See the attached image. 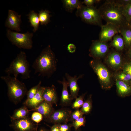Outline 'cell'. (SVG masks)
<instances>
[{
  "mask_svg": "<svg viewBox=\"0 0 131 131\" xmlns=\"http://www.w3.org/2000/svg\"><path fill=\"white\" fill-rule=\"evenodd\" d=\"M57 64L55 54L49 45L42 50L34 61L32 67L35 73L49 77L56 71Z\"/></svg>",
  "mask_w": 131,
  "mask_h": 131,
  "instance_id": "obj_1",
  "label": "cell"
},
{
  "mask_svg": "<svg viewBox=\"0 0 131 131\" xmlns=\"http://www.w3.org/2000/svg\"><path fill=\"white\" fill-rule=\"evenodd\" d=\"M124 7L115 0H106L98 9L102 19L120 27L129 24L123 14Z\"/></svg>",
  "mask_w": 131,
  "mask_h": 131,
  "instance_id": "obj_2",
  "label": "cell"
},
{
  "mask_svg": "<svg viewBox=\"0 0 131 131\" xmlns=\"http://www.w3.org/2000/svg\"><path fill=\"white\" fill-rule=\"evenodd\" d=\"M5 71L8 75L13 74L16 78L20 74L24 79L29 78L30 71L25 53L21 51Z\"/></svg>",
  "mask_w": 131,
  "mask_h": 131,
  "instance_id": "obj_3",
  "label": "cell"
},
{
  "mask_svg": "<svg viewBox=\"0 0 131 131\" xmlns=\"http://www.w3.org/2000/svg\"><path fill=\"white\" fill-rule=\"evenodd\" d=\"M6 84L9 98L15 103H17L27 94L28 91L24 83L9 75L0 77Z\"/></svg>",
  "mask_w": 131,
  "mask_h": 131,
  "instance_id": "obj_4",
  "label": "cell"
},
{
  "mask_svg": "<svg viewBox=\"0 0 131 131\" xmlns=\"http://www.w3.org/2000/svg\"><path fill=\"white\" fill-rule=\"evenodd\" d=\"M77 16L80 17L84 22L89 24L100 27L103 25L102 18L98 9L94 6L83 5L77 9Z\"/></svg>",
  "mask_w": 131,
  "mask_h": 131,
  "instance_id": "obj_5",
  "label": "cell"
},
{
  "mask_svg": "<svg viewBox=\"0 0 131 131\" xmlns=\"http://www.w3.org/2000/svg\"><path fill=\"white\" fill-rule=\"evenodd\" d=\"M33 33L27 31L24 33L12 31L8 29L7 36L12 44L18 48L27 49H30L33 47L32 38Z\"/></svg>",
  "mask_w": 131,
  "mask_h": 131,
  "instance_id": "obj_6",
  "label": "cell"
},
{
  "mask_svg": "<svg viewBox=\"0 0 131 131\" xmlns=\"http://www.w3.org/2000/svg\"><path fill=\"white\" fill-rule=\"evenodd\" d=\"M90 64L97 75L102 88L105 89L110 88L112 85L110 76L107 68L95 60L91 61Z\"/></svg>",
  "mask_w": 131,
  "mask_h": 131,
  "instance_id": "obj_7",
  "label": "cell"
},
{
  "mask_svg": "<svg viewBox=\"0 0 131 131\" xmlns=\"http://www.w3.org/2000/svg\"><path fill=\"white\" fill-rule=\"evenodd\" d=\"M101 27L99 40L102 41L106 42L110 41L115 35L120 33L119 27L110 23H106Z\"/></svg>",
  "mask_w": 131,
  "mask_h": 131,
  "instance_id": "obj_8",
  "label": "cell"
},
{
  "mask_svg": "<svg viewBox=\"0 0 131 131\" xmlns=\"http://www.w3.org/2000/svg\"><path fill=\"white\" fill-rule=\"evenodd\" d=\"M11 126L15 131H37V126L28 117L12 120Z\"/></svg>",
  "mask_w": 131,
  "mask_h": 131,
  "instance_id": "obj_9",
  "label": "cell"
},
{
  "mask_svg": "<svg viewBox=\"0 0 131 131\" xmlns=\"http://www.w3.org/2000/svg\"><path fill=\"white\" fill-rule=\"evenodd\" d=\"M21 15H19L15 11L9 9L5 23V26L11 30L20 32V25L21 22Z\"/></svg>",
  "mask_w": 131,
  "mask_h": 131,
  "instance_id": "obj_10",
  "label": "cell"
},
{
  "mask_svg": "<svg viewBox=\"0 0 131 131\" xmlns=\"http://www.w3.org/2000/svg\"><path fill=\"white\" fill-rule=\"evenodd\" d=\"M109 47L106 42L99 40L93 41L90 49V55L94 57H100L108 52Z\"/></svg>",
  "mask_w": 131,
  "mask_h": 131,
  "instance_id": "obj_11",
  "label": "cell"
},
{
  "mask_svg": "<svg viewBox=\"0 0 131 131\" xmlns=\"http://www.w3.org/2000/svg\"><path fill=\"white\" fill-rule=\"evenodd\" d=\"M71 113V111L67 109H61L53 112L48 117L55 124L66 123L69 120Z\"/></svg>",
  "mask_w": 131,
  "mask_h": 131,
  "instance_id": "obj_12",
  "label": "cell"
},
{
  "mask_svg": "<svg viewBox=\"0 0 131 131\" xmlns=\"http://www.w3.org/2000/svg\"><path fill=\"white\" fill-rule=\"evenodd\" d=\"M65 76L68 83L70 90V95L72 99H75L78 96L79 90L77 82L79 79L82 78V75H81L78 76L76 75L72 76L68 73H66Z\"/></svg>",
  "mask_w": 131,
  "mask_h": 131,
  "instance_id": "obj_13",
  "label": "cell"
},
{
  "mask_svg": "<svg viewBox=\"0 0 131 131\" xmlns=\"http://www.w3.org/2000/svg\"><path fill=\"white\" fill-rule=\"evenodd\" d=\"M58 82L62 84L63 88L62 92L61 102L63 106H67L69 105L72 100L70 94L69 93L68 87L69 86L68 83L64 77L62 81H58Z\"/></svg>",
  "mask_w": 131,
  "mask_h": 131,
  "instance_id": "obj_14",
  "label": "cell"
},
{
  "mask_svg": "<svg viewBox=\"0 0 131 131\" xmlns=\"http://www.w3.org/2000/svg\"><path fill=\"white\" fill-rule=\"evenodd\" d=\"M43 97L44 101L51 104H56L57 96L55 86L53 85L51 87H45Z\"/></svg>",
  "mask_w": 131,
  "mask_h": 131,
  "instance_id": "obj_15",
  "label": "cell"
},
{
  "mask_svg": "<svg viewBox=\"0 0 131 131\" xmlns=\"http://www.w3.org/2000/svg\"><path fill=\"white\" fill-rule=\"evenodd\" d=\"M45 87L41 86L37 92L31 99L25 101V104L27 106L34 108L44 101L43 95Z\"/></svg>",
  "mask_w": 131,
  "mask_h": 131,
  "instance_id": "obj_16",
  "label": "cell"
},
{
  "mask_svg": "<svg viewBox=\"0 0 131 131\" xmlns=\"http://www.w3.org/2000/svg\"><path fill=\"white\" fill-rule=\"evenodd\" d=\"M116 84L118 93L121 97H124L131 94V85L127 83L117 80Z\"/></svg>",
  "mask_w": 131,
  "mask_h": 131,
  "instance_id": "obj_17",
  "label": "cell"
},
{
  "mask_svg": "<svg viewBox=\"0 0 131 131\" xmlns=\"http://www.w3.org/2000/svg\"><path fill=\"white\" fill-rule=\"evenodd\" d=\"M31 110L38 112L45 117H48L53 112L51 104L44 101Z\"/></svg>",
  "mask_w": 131,
  "mask_h": 131,
  "instance_id": "obj_18",
  "label": "cell"
},
{
  "mask_svg": "<svg viewBox=\"0 0 131 131\" xmlns=\"http://www.w3.org/2000/svg\"><path fill=\"white\" fill-rule=\"evenodd\" d=\"M120 33L122 36L125 45L127 47L131 45V26L128 24L119 28Z\"/></svg>",
  "mask_w": 131,
  "mask_h": 131,
  "instance_id": "obj_19",
  "label": "cell"
},
{
  "mask_svg": "<svg viewBox=\"0 0 131 131\" xmlns=\"http://www.w3.org/2000/svg\"><path fill=\"white\" fill-rule=\"evenodd\" d=\"M62 1L66 10L71 12L75 9H77L80 8L83 5V2L78 0H64Z\"/></svg>",
  "mask_w": 131,
  "mask_h": 131,
  "instance_id": "obj_20",
  "label": "cell"
},
{
  "mask_svg": "<svg viewBox=\"0 0 131 131\" xmlns=\"http://www.w3.org/2000/svg\"><path fill=\"white\" fill-rule=\"evenodd\" d=\"M108 61L112 67L117 68L119 67L121 64V58L120 54L114 52L110 53L108 57Z\"/></svg>",
  "mask_w": 131,
  "mask_h": 131,
  "instance_id": "obj_21",
  "label": "cell"
},
{
  "mask_svg": "<svg viewBox=\"0 0 131 131\" xmlns=\"http://www.w3.org/2000/svg\"><path fill=\"white\" fill-rule=\"evenodd\" d=\"M27 16L31 26L33 27V31L35 32L38 29L40 23L38 14L34 11L32 10Z\"/></svg>",
  "mask_w": 131,
  "mask_h": 131,
  "instance_id": "obj_22",
  "label": "cell"
},
{
  "mask_svg": "<svg viewBox=\"0 0 131 131\" xmlns=\"http://www.w3.org/2000/svg\"><path fill=\"white\" fill-rule=\"evenodd\" d=\"M30 110L25 106L15 110L11 118L12 120H18L28 117Z\"/></svg>",
  "mask_w": 131,
  "mask_h": 131,
  "instance_id": "obj_23",
  "label": "cell"
},
{
  "mask_svg": "<svg viewBox=\"0 0 131 131\" xmlns=\"http://www.w3.org/2000/svg\"><path fill=\"white\" fill-rule=\"evenodd\" d=\"M111 45L117 50H123L125 44L123 38L121 35L119 34L118 33L115 35L113 37Z\"/></svg>",
  "mask_w": 131,
  "mask_h": 131,
  "instance_id": "obj_24",
  "label": "cell"
},
{
  "mask_svg": "<svg viewBox=\"0 0 131 131\" xmlns=\"http://www.w3.org/2000/svg\"><path fill=\"white\" fill-rule=\"evenodd\" d=\"M50 12L48 10H41L39 11L38 14L40 23L41 25H46L50 21L51 15L50 14Z\"/></svg>",
  "mask_w": 131,
  "mask_h": 131,
  "instance_id": "obj_25",
  "label": "cell"
},
{
  "mask_svg": "<svg viewBox=\"0 0 131 131\" xmlns=\"http://www.w3.org/2000/svg\"><path fill=\"white\" fill-rule=\"evenodd\" d=\"M91 96L84 102L81 110L84 114H87L91 112L92 108V104Z\"/></svg>",
  "mask_w": 131,
  "mask_h": 131,
  "instance_id": "obj_26",
  "label": "cell"
},
{
  "mask_svg": "<svg viewBox=\"0 0 131 131\" xmlns=\"http://www.w3.org/2000/svg\"><path fill=\"white\" fill-rule=\"evenodd\" d=\"M41 81H40L37 85L33 87L28 91L27 94V98L26 101L31 100L34 97L41 86Z\"/></svg>",
  "mask_w": 131,
  "mask_h": 131,
  "instance_id": "obj_27",
  "label": "cell"
},
{
  "mask_svg": "<svg viewBox=\"0 0 131 131\" xmlns=\"http://www.w3.org/2000/svg\"><path fill=\"white\" fill-rule=\"evenodd\" d=\"M85 94V93L83 94L75 99V101L72 105L73 108L77 109L82 107L84 102L83 99Z\"/></svg>",
  "mask_w": 131,
  "mask_h": 131,
  "instance_id": "obj_28",
  "label": "cell"
},
{
  "mask_svg": "<svg viewBox=\"0 0 131 131\" xmlns=\"http://www.w3.org/2000/svg\"><path fill=\"white\" fill-rule=\"evenodd\" d=\"M123 13L126 21L129 23L131 19V2L124 7Z\"/></svg>",
  "mask_w": 131,
  "mask_h": 131,
  "instance_id": "obj_29",
  "label": "cell"
},
{
  "mask_svg": "<svg viewBox=\"0 0 131 131\" xmlns=\"http://www.w3.org/2000/svg\"><path fill=\"white\" fill-rule=\"evenodd\" d=\"M85 117L82 116L78 119L73 121L71 125L75 130H77L80 127L85 126Z\"/></svg>",
  "mask_w": 131,
  "mask_h": 131,
  "instance_id": "obj_30",
  "label": "cell"
},
{
  "mask_svg": "<svg viewBox=\"0 0 131 131\" xmlns=\"http://www.w3.org/2000/svg\"><path fill=\"white\" fill-rule=\"evenodd\" d=\"M118 80L126 82L128 83L131 81V75L129 74L123 72L117 75Z\"/></svg>",
  "mask_w": 131,
  "mask_h": 131,
  "instance_id": "obj_31",
  "label": "cell"
},
{
  "mask_svg": "<svg viewBox=\"0 0 131 131\" xmlns=\"http://www.w3.org/2000/svg\"><path fill=\"white\" fill-rule=\"evenodd\" d=\"M43 116L39 112H35L32 114L31 119L32 121L37 123L40 122L42 120Z\"/></svg>",
  "mask_w": 131,
  "mask_h": 131,
  "instance_id": "obj_32",
  "label": "cell"
},
{
  "mask_svg": "<svg viewBox=\"0 0 131 131\" xmlns=\"http://www.w3.org/2000/svg\"><path fill=\"white\" fill-rule=\"evenodd\" d=\"M83 115L81 110L77 109L71 113L70 118L71 120L74 121L83 116Z\"/></svg>",
  "mask_w": 131,
  "mask_h": 131,
  "instance_id": "obj_33",
  "label": "cell"
},
{
  "mask_svg": "<svg viewBox=\"0 0 131 131\" xmlns=\"http://www.w3.org/2000/svg\"><path fill=\"white\" fill-rule=\"evenodd\" d=\"M100 1V0H84L83 3L87 6H94L95 4L99 3Z\"/></svg>",
  "mask_w": 131,
  "mask_h": 131,
  "instance_id": "obj_34",
  "label": "cell"
},
{
  "mask_svg": "<svg viewBox=\"0 0 131 131\" xmlns=\"http://www.w3.org/2000/svg\"><path fill=\"white\" fill-rule=\"evenodd\" d=\"M123 72L130 74L131 75V63L126 64L123 69Z\"/></svg>",
  "mask_w": 131,
  "mask_h": 131,
  "instance_id": "obj_35",
  "label": "cell"
},
{
  "mask_svg": "<svg viewBox=\"0 0 131 131\" xmlns=\"http://www.w3.org/2000/svg\"><path fill=\"white\" fill-rule=\"evenodd\" d=\"M71 126L66 124H59L60 131H69L70 129Z\"/></svg>",
  "mask_w": 131,
  "mask_h": 131,
  "instance_id": "obj_36",
  "label": "cell"
},
{
  "mask_svg": "<svg viewBox=\"0 0 131 131\" xmlns=\"http://www.w3.org/2000/svg\"><path fill=\"white\" fill-rule=\"evenodd\" d=\"M67 49L70 53H73L76 51V47L74 44L70 43L67 46Z\"/></svg>",
  "mask_w": 131,
  "mask_h": 131,
  "instance_id": "obj_37",
  "label": "cell"
},
{
  "mask_svg": "<svg viewBox=\"0 0 131 131\" xmlns=\"http://www.w3.org/2000/svg\"><path fill=\"white\" fill-rule=\"evenodd\" d=\"M115 1L119 4L125 6L131 2V0H117Z\"/></svg>",
  "mask_w": 131,
  "mask_h": 131,
  "instance_id": "obj_38",
  "label": "cell"
},
{
  "mask_svg": "<svg viewBox=\"0 0 131 131\" xmlns=\"http://www.w3.org/2000/svg\"><path fill=\"white\" fill-rule=\"evenodd\" d=\"M59 126V124H55L51 127L50 131H60Z\"/></svg>",
  "mask_w": 131,
  "mask_h": 131,
  "instance_id": "obj_39",
  "label": "cell"
},
{
  "mask_svg": "<svg viewBox=\"0 0 131 131\" xmlns=\"http://www.w3.org/2000/svg\"><path fill=\"white\" fill-rule=\"evenodd\" d=\"M38 131H48V130H46L42 128L40 129Z\"/></svg>",
  "mask_w": 131,
  "mask_h": 131,
  "instance_id": "obj_40",
  "label": "cell"
},
{
  "mask_svg": "<svg viewBox=\"0 0 131 131\" xmlns=\"http://www.w3.org/2000/svg\"><path fill=\"white\" fill-rule=\"evenodd\" d=\"M129 24L131 26V20L130 22L129 23Z\"/></svg>",
  "mask_w": 131,
  "mask_h": 131,
  "instance_id": "obj_41",
  "label": "cell"
},
{
  "mask_svg": "<svg viewBox=\"0 0 131 131\" xmlns=\"http://www.w3.org/2000/svg\"><path fill=\"white\" fill-rule=\"evenodd\" d=\"M129 55L131 56V49L129 51Z\"/></svg>",
  "mask_w": 131,
  "mask_h": 131,
  "instance_id": "obj_42",
  "label": "cell"
}]
</instances>
